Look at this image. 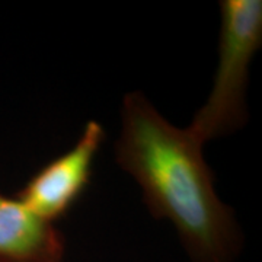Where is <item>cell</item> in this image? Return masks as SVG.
<instances>
[{"instance_id":"1","label":"cell","mask_w":262,"mask_h":262,"mask_svg":"<svg viewBox=\"0 0 262 262\" xmlns=\"http://www.w3.org/2000/svg\"><path fill=\"white\" fill-rule=\"evenodd\" d=\"M203 147L143 92L124 96L117 165L137 182L150 214L173 225L192 261L233 262L242 249V232L233 208L217 195Z\"/></svg>"},{"instance_id":"2","label":"cell","mask_w":262,"mask_h":262,"mask_svg":"<svg viewBox=\"0 0 262 262\" xmlns=\"http://www.w3.org/2000/svg\"><path fill=\"white\" fill-rule=\"evenodd\" d=\"M261 46V0L220 2L219 54L211 91L187 127L203 144L246 125L249 69Z\"/></svg>"},{"instance_id":"3","label":"cell","mask_w":262,"mask_h":262,"mask_svg":"<svg viewBox=\"0 0 262 262\" xmlns=\"http://www.w3.org/2000/svg\"><path fill=\"white\" fill-rule=\"evenodd\" d=\"M103 137L99 122H88L73 147L38 170L16 198L39 219L54 223L83 192Z\"/></svg>"},{"instance_id":"4","label":"cell","mask_w":262,"mask_h":262,"mask_svg":"<svg viewBox=\"0 0 262 262\" xmlns=\"http://www.w3.org/2000/svg\"><path fill=\"white\" fill-rule=\"evenodd\" d=\"M66 242L54 223L0 192V261L63 262Z\"/></svg>"},{"instance_id":"5","label":"cell","mask_w":262,"mask_h":262,"mask_svg":"<svg viewBox=\"0 0 262 262\" xmlns=\"http://www.w3.org/2000/svg\"><path fill=\"white\" fill-rule=\"evenodd\" d=\"M0 262H6V261H0Z\"/></svg>"}]
</instances>
